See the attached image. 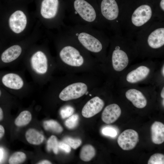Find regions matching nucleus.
I'll use <instances>...</instances> for the list:
<instances>
[{
  "mask_svg": "<svg viewBox=\"0 0 164 164\" xmlns=\"http://www.w3.org/2000/svg\"><path fill=\"white\" fill-rule=\"evenodd\" d=\"M134 38L138 44L153 50L160 49L164 45V22L155 21L137 33Z\"/></svg>",
  "mask_w": 164,
  "mask_h": 164,
  "instance_id": "20e7f679",
  "label": "nucleus"
},
{
  "mask_svg": "<svg viewBox=\"0 0 164 164\" xmlns=\"http://www.w3.org/2000/svg\"><path fill=\"white\" fill-rule=\"evenodd\" d=\"M74 111V109L72 107L67 106L61 109L60 114L62 118L63 119H65L72 115Z\"/></svg>",
  "mask_w": 164,
  "mask_h": 164,
  "instance_id": "b1692460",
  "label": "nucleus"
},
{
  "mask_svg": "<svg viewBox=\"0 0 164 164\" xmlns=\"http://www.w3.org/2000/svg\"><path fill=\"white\" fill-rule=\"evenodd\" d=\"M25 59L24 66L28 71L34 83L38 85L43 84L49 76L50 69L53 66L48 56L41 50H37Z\"/></svg>",
  "mask_w": 164,
  "mask_h": 164,
  "instance_id": "f03ea898",
  "label": "nucleus"
},
{
  "mask_svg": "<svg viewBox=\"0 0 164 164\" xmlns=\"http://www.w3.org/2000/svg\"><path fill=\"white\" fill-rule=\"evenodd\" d=\"M58 143L56 136L51 135L48 139L47 143V149L48 151L52 150L55 154L58 152Z\"/></svg>",
  "mask_w": 164,
  "mask_h": 164,
  "instance_id": "aec40b11",
  "label": "nucleus"
},
{
  "mask_svg": "<svg viewBox=\"0 0 164 164\" xmlns=\"http://www.w3.org/2000/svg\"><path fill=\"white\" fill-rule=\"evenodd\" d=\"M5 132V129L3 126L0 125V140L4 135Z\"/></svg>",
  "mask_w": 164,
  "mask_h": 164,
  "instance_id": "cd10ccee",
  "label": "nucleus"
},
{
  "mask_svg": "<svg viewBox=\"0 0 164 164\" xmlns=\"http://www.w3.org/2000/svg\"><path fill=\"white\" fill-rule=\"evenodd\" d=\"M121 114V110L117 104H113L107 106L101 115L102 120L105 123L110 124L115 121Z\"/></svg>",
  "mask_w": 164,
  "mask_h": 164,
  "instance_id": "9b49d317",
  "label": "nucleus"
},
{
  "mask_svg": "<svg viewBox=\"0 0 164 164\" xmlns=\"http://www.w3.org/2000/svg\"><path fill=\"white\" fill-rule=\"evenodd\" d=\"M9 93L0 86V99L5 96H9Z\"/></svg>",
  "mask_w": 164,
  "mask_h": 164,
  "instance_id": "bb28decb",
  "label": "nucleus"
},
{
  "mask_svg": "<svg viewBox=\"0 0 164 164\" xmlns=\"http://www.w3.org/2000/svg\"><path fill=\"white\" fill-rule=\"evenodd\" d=\"M102 133L105 135L112 137H116L118 135L117 130L111 127H106L102 130Z\"/></svg>",
  "mask_w": 164,
  "mask_h": 164,
  "instance_id": "393cba45",
  "label": "nucleus"
},
{
  "mask_svg": "<svg viewBox=\"0 0 164 164\" xmlns=\"http://www.w3.org/2000/svg\"><path fill=\"white\" fill-rule=\"evenodd\" d=\"M59 56L63 63L71 66H80L84 61V57L78 50L70 45L63 47L59 52Z\"/></svg>",
  "mask_w": 164,
  "mask_h": 164,
  "instance_id": "39448f33",
  "label": "nucleus"
},
{
  "mask_svg": "<svg viewBox=\"0 0 164 164\" xmlns=\"http://www.w3.org/2000/svg\"><path fill=\"white\" fill-rule=\"evenodd\" d=\"M63 142L74 149L78 147L82 143L81 140L80 139H74L69 137L65 138L63 140Z\"/></svg>",
  "mask_w": 164,
  "mask_h": 164,
  "instance_id": "5701e85b",
  "label": "nucleus"
},
{
  "mask_svg": "<svg viewBox=\"0 0 164 164\" xmlns=\"http://www.w3.org/2000/svg\"><path fill=\"white\" fill-rule=\"evenodd\" d=\"M58 148L67 153H69L71 151L70 146L63 142L58 143Z\"/></svg>",
  "mask_w": 164,
  "mask_h": 164,
  "instance_id": "a878e982",
  "label": "nucleus"
},
{
  "mask_svg": "<svg viewBox=\"0 0 164 164\" xmlns=\"http://www.w3.org/2000/svg\"><path fill=\"white\" fill-rule=\"evenodd\" d=\"M148 164H164V155L160 153L154 154L150 157L148 161Z\"/></svg>",
  "mask_w": 164,
  "mask_h": 164,
  "instance_id": "412c9836",
  "label": "nucleus"
},
{
  "mask_svg": "<svg viewBox=\"0 0 164 164\" xmlns=\"http://www.w3.org/2000/svg\"><path fill=\"white\" fill-rule=\"evenodd\" d=\"M164 65H163V67L162 68V75L163 76H164Z\"/></svg>",
  "mask_w": 164,
  "mask_h": 164,
  "instance_id": "473e14b6",
  "label": "nucleus"
},
{
  "mask_svg": "<svg viewBox=\"0 0 164 164\" xmlns=\"http://www.w3.org/2000/svg\"><path fill=\"white\" fill-rule=\"evenodd\" d=\"M59 5L58 0H43L40 11L42 16L46 19L54 18L57 13Z\"/></svg>",
  "mask_w": 164,
  "mask_h": 164,
  "instance_id": "9d476101",
  "label": "nucleus"
},
{
  "mask_svg": "<svg viewBox=\"0 0 164 164\" xmlns=\"http://www.w3.org/2000/svg\"><path fill=\"white\" fill-rule=\"evenodd\" d=\"M4 116V112L2 108L0 106V121H2Z\"/></svg>",
  "mask_w": 164,
  "mask_h": 164,
  "instance_id": "c756f323",
  "label": "nucleus"
},
{
  "mask_svg": "<svg viewBox=\"0 0 164 164\" xmlns=\"http://www.w3.org/2000/svg\"><path fill=\"white\" fill-rule=\"evenodd\" d=\"M161 97L164 98V87H163L161 93Z\"/></svg>",
  "mask_w": 164,
  "mask_h": 164,
  "instance_id": "7c9ffc66",
  "label": "nucleus"
},
{
  "mask_svg": "<svg viewBox=\"0 0 164 164\" xmlns=\"http://www.w3.org/2000/svg\"><path fill=\"white\" fill-rule=\"evenodd\" d=\"M164 99H163V100H162V105H163V106H164Z\"/></svg>",
  "mask_w": 164,
  "mask_h": 164,
  "instance_id": "72a5a7b5",
  "label": "nucleus"
},
{
  "mask_svg": "<svg viewBox=\"0 0 164 164\" xmlns=\"http://www.w3.org/2000/svg\"><path fill=\"white\" fill-rule=\"evenodd\" d=\"M139 140L138 133L132 129L126 130L118 136L117 142L120 147L125 150L133 149Z\"/></svg>",
  "mask_w": 164,
  "mask_h": 164,
  "instance_id": "0eeeda50",
  "label": "nucleus"
},
{
  "mask_svg": "<svg viewBox=\"0 0 164 164\" xmlns=\"http://www.w3.org/2000/svg\"><path fill=\"white\" fill-rule=\"evenodd\" d=\"M43 126L46 130L57 133H60L63 131V128L60 124L53 120L45 121L43 123Z\"/></svg>",
  "mask_w": 164,
  "mask_h": 164,
  "instance_id": "a211bd4d",
  "label": "nucleus"
},
{
  "mask_svg": "<svg viewBox=\"0 0 164 164\" xmlns=\"http://www.w3.org/2000/svg\"><path fill=\"white\" fill-rule=\"evenodd\" d=\"M3 151L2 149H0V161L2 158V157L3 156Z\"/></svg>",
  "mask_w": 164,
  "mask_h": 164,
  "instance_id": "2f4dec72",
  "label": "nucleus"
},
{
  "mask_svg": "<svg viewBox=\"0 0 164 164\" xmlns=\"http://www.w3.org/2000/svg\"><path fill=\"white\" fill-rule=\"evenodd\" d=\"M32 118L31 112L28 110H24L22 111L15 118L14 123L17 127L24 126L29 124Z\"/></svg>",
  "mask_w": 164,
  "mask_h": 164,
  "instance_id": "dca6fc26",
  "label": "nucleus"
},
{
  "mask_svg": "<svg viewBox=\"0 0 164 164\" xmlns=\"http://www.w3.org/2000/svg\"><path fill=\"white\" fill-rule=\"evenodd\" d=\"M104 101L96 96L88 101L83 107L82 114L84 117H91L99 113L104 106Z\"/></svg>",
  "mask_w": 164,
  "mask_h": 164,
  "instance_id": "6e6552de",
  "label": "nucleus"
},
{
  "mask_svg": "<svg viewBox=\"0 0 164 164\" xmlns=\"http://www.w3.org/2000/svg\"><path fill=\"white\" fill-rule=\"evenodd\" d=\"M151 137L153 143L160 144L164 142V125L158 121H155L151 127Z\"/></svg>",
  "mask_w": 164,
  "mask_h": 164,
  "instance_id": "4468645a",
  "label": "nucleus"
},
{
  "mask_svg": "<svg viewBox=\"0 0 164 164\" xmlns=\"http://www.w3.org/2000/svg\"><path fill=\"white\" fill-rule=\"evenodd\" d=\"M87 89V85L84 83H74L63 89L59 93V97L63 101L76 99L85 94Z\"/></svg>",
  "mask_w": 164,
  "mask_h": 164,
  "instance_id": "423d86ee",
  "label": "nucleus"
},
{
  "mask_svg": "<svg viewBox=\"0 0 164 164\" xmlns=\"http://www.w3.org/2000/svg\"><path fill=\"white\" fill-rule=\"evenodd\" d=\"M150 72L147 67L141 66L128 73L126 80L129 83H135L141 81L146 77Z\"/></svg>",
  "mask_w": 164,
  "mask_h": 164,
  "instance_id": "ddd939ff",
  "label": "nucleus"
},
{
  "mask_svg": "<svg viewBox=\"0 0 164 164\" xmlns=\"http://www.w3.org/2000/svg\"><path fill=\"white\" fill-rule=\"evenodd\" d=\"M95 150L93 146L89 144L86 145L81 149L80 157L83 161L88 162L95 156Z\"/></svg>",
  "mask_w": 164,
  "mask_h": 164,
  "instance_id": "f3484780",
  "label": "nucleus"
},
{
  "mask_svg": "<svg viewBox=\"0 0 164 164\" xmlns=\"http://www.w3.org/2000/svg\"><path fill=\"white\" fill-rule=\"evenodd\" d=\"M87 50L93 53L101 52L103 44L110 41L102 30L87 25L80 24L72 28L69 33Z\"/></svg>",
  "mask_w": 164,
  "mask_h": 164,
  "instance_id": "f257e3e1",
  "label": "nucleus"
},
{
  "mask_svg": "<svg viewBox=\"0 0 164 164\" xmlns=\"http://www.w3.org/2000/svg\"><path fill=\"white\" fill-rule=\"evenodd\" d=\"M38 164H50L51 162L47 160H44L39 161L37 163Z\"/></svg>",
  "mask_w": 164,
  "mask_h": 164,
  "instance_id": "c85d7f7f",
  "label": "nucleus"
},
{
  "mask_svg": "<svg viewBox=\"0 0 164 164\" xmlns=\"http://www.w3.org/2000/svg\"><path fill=\"white\" fill-rule=\"evenodd\" d=\"M22 71L0 70V86L9 93L23 95L33 90L27 80Z\"/></svg>",
  "mask_w": 164,
  "mask_h": 164,
  "instance_id": "7ed1b4c3",
  "label": "nucleus"
},
{
  "mask_svg": "<svg viewBox=\"0 0 164 164\" xmlns=\"http://www.w3.org/2000/svg\"><path fill=\"white\" fill-rule=\"evenodd\" d=\"M79 120V116L77 114H74L69 117L65 121V125L69 129H72L77 125Z\"/></svg>",
  "mask_w": 164,
  "mask_h": 164,
  "instance_id": "4be33fe9",
  "label": "nucleus"
},
{
  "mask_svg": "<svg viewBox=\"0 0 164 164\" xmlns=\"http://www.w3.org/2000/svg\"><path fill=\"white\" fill-rule=\"evenodd\" d=\"M26 158V155L24 152H16L11 155L9 160V162L10 164H20L24 162Z\"/></svg>",
  "mask_w": 164,
  "mask_h": 164,
  "instance_id": "6ab92c4d",
  "label": "nucleus"
},
{
  "mask_svg": "<svg viewBox=\"0 0 164 164\" xmlns=\"http://www.w3.org/2000/svg\"><path fill=\"white\" fill-rule=\"evenodd\" d=\"M125 96L137 108H143L146 105L147 101L146 98L143 94L138 90L130 89L126 92Z\"/></svg>",
  "mask_w": 164,
  "mask_h": 164,
  "instance_id": "f8f14e48",
  "label": "nucleus"
},
{
  "mask_svg": "<svg viewBox=\"0 0 164 164\" xmlns=\"http://www.w3.org/2000/svg\"><path fill=\"white\" fill-rule=\"evenodd\" d=\"M27 22L25 14L21 11L17 10L13 13L9 19L10 28L14 32L19 33L25 29Z\"/></svg>",
  "mask_w": 164,
  "mask_h": 164,
  "instance_id": "1a4fd4ad",
  "label": "nucleus"
},
{
  "mask_svg": "<svg viewBox=\"0 0 164 164\" xmlns=\"http://www.w3.org/2000/svg\"><path fill=\"white\" fill-rule=\"evenodd\" d=\"M25 137L29 143L35 145L41 144L44 140L43 135L33 128H29L26 131Z\"/></svg>",
  "mask_w": 164,
  "mask_h": 164,
  "instance_id": "2eb2a0df",
  "label": "nucleus"
}]
</instances>
